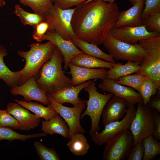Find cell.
Wrapping results in <instances>:
<instances>
[{
    "label": "cell",
    "mask_w": 160,
    "mask_h": 160,
    "mask_svg": "<svg viewBox=\"0 0 160 160\" xmlns=\"http://www.w3.org/2000/svg\"><path fill=\"white\" fill-rule=\"evenodd\" d=\"M14 100L23 107L33 113L39 118H42L47 120L52 119L58 114L52 107H44L38 102H28L17 99Z\"/></svg>",
    "instance_id": "d4e9b609"
},
{
    "label": "cell",
    "mask_w": 160,
    "mask_h": 160,
    "mask_svg": "<svg viewBox=\"0 0 160 160\" xmlns=\"http://www.w3.org/2000/svg\"><path fill=\"white\" fill-rule=\"evenodd\" d=\"M155 125V129L152 134L154 138L158 140H160V114L157 111H152Z\"/></svg>",
    "instance_id": "60d3db41"
},
{
    "label": "cell",
    "mask_w": 160,
    "mask_h": 160,
    "mask_svg": "<svg viewBox=\"0 0 160 160\" xmlns=\"http://www.w3.org/2000/svg\"><path fill=\"white\" fill-rule=\"evenodd\" d=\"M84 53L101 59L106 61L115 63V59L109 54L102 51L97 45L75 38L71 41Z\"/></svg>",
    "instance_id": "cb8c5ba5"
},
{
    "label": "cell",
    "mask_w": 160,
    "mask_h": 160,
    "mask_svg": "<svg viewBox=\"0 0 160 160\" xmlns=\"http://www.w3.org/2000/svg\"><path fill=\"white\" fill-rule=\"evenodd\" d=\"M50 104L47 105L53 108L64 120L68 127V138L77 133L84 134L85 129L80 122L82 112L85 108L86 103H82L77 106L67 107L60 104L52 99L48 94H47Z\"/></svg>",
    "instance_id": "30bf717a"
},
{
    "label": "cell",
    "mask_w": 160,
    "mask_h": 160,
    "mask_svg": "<svg viewBox=\"0 0 160 160\" xmlns=\"http://www.w3.org/2000/svg\"><path fill=\"white\" fill-rule=\"evenodd\" d=\"M84 89L88 93L89 99L87 102V108L81 115L80 119H82L86 115L90 117L91 125L89 134L91 135L100 130L99 122L102 111L106 103L113 94L110 93L103 94L99 92L94 80H91Z\"/></svg>",
    "instance_id": "5b68a950"
},
{
    "label": "cell",
    "mask_w": 160,
    "mask_h": 160,
    "mask_svg": "<svg viewBox=\"0 0 160 160\" xmlns=\"http://www.w3.org/2000/svg\"><path fill=\"white\" fill-rule=\"evenodd\" d=\"M7 55V49L3 45L0 44V79L12 88L18 86L19 73V71H11L5 64L4 59Z\"/></svg>",
    "instance_id": "603a6c76"
},
{
    "label": "cell",
    "mask_w": 160,
    "mask_h": 160,
    "mask_svg": "<svg viewBox=\"0 0 160 160\" xmlns=\"http://www.w3.org/2000/svg\"><path fill=\"white\" fill-rule=\"evenodd\" d=\"M158 88L154 81L148 77L143 81L140 87L139 93L141 96L143 102L147 105L152 96L157 92Z\"/></svg>",
    "instance_id": "d6a6232c"
},
{
    "label": "cell",
    "mask_w": 160,
    "mask_h": 160,
    "mask_svg": "<svg viewBox=\"0 0 160 160\" xmlns=\"http://www.w3.org/2000/svg\"><path fill=\"white\" fill-rule=\"evenodd\" d=\"M127 104L123 99L114 95L104 106L101 116L104 126L114 121H119L126 114Z\"/></svg>",
    "instance_id": "e0dca14e"
},
{
    "label": "cell",
    "mask_w": 160,
    "mask_h": 160,
    "mask_svg": "<svg viewBox=\"0 0 160 160\" xmlns=\"http://www.w3.org/2000/svg\"><path fill=\"white\" fill-rule=\"evenodd\" d=\"M119 10L116 3L87 0L77 6L71 25L76 37L97 45L103 44L116 22Z\"/></svg>",
    "instance_id": "6da1fadb"
},
{
    "label": "cell",
    "mask_w": 160,
    "mask_h": 160,
    "mask_svg": "<svg viewBox=\"0 0 160 160\" xmlns=\"http://www.w3.org/2000/svg\"><path fill=\"white\" fill-rule=\"evenodd\" d=\"M46 136L47 135L43 132L31 134H22L14 131L11 127L0 126V141L4 140L9 142L15 140L25 141L29 139Z\"/></svg>",
    "instance_id": "83f0119b"
},
{
    "label": "cell",
    "mask_w": 160,
    "mask_h": 160,
    "mask_svg": "<svg viewBox=\"0 0 160 160\" xmlns=\"http://www.w3.org/2000/svg\"><path fill=\"white\" fill-rule=\"evenodd\" d=\"M47 40L53 43L60 50L64 59L63 69L67 71L71 60L76 55L84 53L70 40L64 39L55 31H47L41 41Z\"/></svg>",
    "instance_id": "9a60e30c"
},
{
    "label": "cell",
    "mask_w": 160,
    "mask_h": 160,
    "mask_svg": "<svg viewBox=\"0 0 160 160\" xmlns=\"http://www.w3.org/2000/svg\"><path fill=\"white\" fill-rule=\"evenodd\" d=\"M48 23L45 21H42L36 25L33 28V37L37 42H40L43 36L48 31Z\"/></svg>",
    "instance_id": "f35d334b"
},
{
    "label": "cell",
    "mask_w": 160,
    "mask_h": 160,
    "mask_svg": "<svg viewBox=\"0 0 160 160\" xmlns=\"http://www.w3.org/2000/svg\"><path fill=\"white\" fill-rule=\"evenodd\" d=\"M76 7L63 9L53 4L44 15L49 25L48 31H55L64 39L71 41L76 38L71 21Z\"/></svg>",
    "instance_id": "8992f818"
},
{
    "label": "cell",
    "mask_w": 160,
    "mask_h": 160,
    "mask_svg": "<svg viewBox=\"0 0 160 160\" xmlns=\"http://www.w3.org/2000/svg\"><path fill=\"white\" fill-rule=\"evenodd\" d=\"M106 144L103 160H124L133 146V137L130 131L126 129L118 133Z\"/></svg>",
    "instance_id": "9c48e42d"
},
{
    "label": "cell",
    "mask_w": 160,
    "mask_h": 160,
    "mask_svg": "<svg viewBox=\"0 0 160 160\" xmlns=\"http://www.w3.org/2000/svg\"><path fill=\"white\" fill-rule=\"evenodd\" d=\"M6 4L5 0H0V8L4 6Z\"/></svg>",
    "instance_id": "7bdbcfd3"
},
{
    "label": "cell",
    "mask_w": 160,
    "mask_h": 160,
    "mask_svg": "<svg viewBox=\"0 0 160 160\" xmlns=\"http://www.w3.org/2000/svg\"><path fill=\"white\" fill-rule=\"evenodd\" d=\"M134 139L133 146L148 136L152 135L155 125L153 112L143 101L137 103L135 117L129 128Z\"/></svg>",
    "instance_id": "ba28073f"
},
{
    "label": "cell",
    "mask_w": 160,
    "mask_h": 160,
    "mask_svg": "<svg viewBox=\"0 0 160 160\" xmlns=\"http://www.w3.org/2000/svg\"><path fill=\"white\" fill-rule=\"evenodd\" d=\"M20 4L29 7L34 13L44 16L53 6L52 0H19Z\"/></svg>",
    "instance_id": "4dcf8cb0"
},
{
    "label": "cell",
    "mask_w": 160,
    "mask_h": 160,
    "mask_svg": "<svg viewBox=\"0 0 160 160\" xmlns=\"http://www.w3.org/2000/svg\"><path fill=\"white\" fill-rule=\"evenodd\" d=\"M147 55L135 73L151 78L160 91V36L150 37L138 42Z\"/></svg>",
    "instance_id": "277c9868"
},
{
    "label": "cell",
    "mask_w": 160,
    "mask_h": 160,
    "mask_svg": "<svg viewBox=\"0 0 160 160\" xmlns=\"http://www.w3.org/2000/svg\"><path fill=\"white\" fill-rule=\"evenodd\" d=\"M1 105V96L0 95V107Z\"/></svg>",
    "instance_id": "bcb514c9"
},
{
    "label": "cell",
    "mask_w": 160,
    "mask_h": 160,
    "mask_svg": "<svg viewBox=\"0 0 160 160\" xmlns=\"http://www.w3.org/2000/svg\"><path fill=\"white\" fill-rule=\"evenodd\" d=\"M13 13L19 17L23 25H29L33 28L39 23L45 21L44 16L27 12L18 4L15 5Z\"/></svg>",
    "instance_id": "f1b7e54d"
},
{
    "label": "cell",
    "mask_w": 160,
    "mask_h": 160,
    "mask_svg": "<svg viewBox=\"0 0 160 160\" xmlns=\"http://www.w3.org/2000/svg\"><path fill=\"white\" fill-rule=\"evenodd\" d=\"M33 145L41 160H60V158L53 148H48L40 142H34Z\"/></svg>",
    "instance_id": "836d02e7"
},
{
    "label": "cell",
    "mask_w": 160,
    "mask_h": 160,
    "mask_svg": "<svg viewBox=\"0 0 160 160\" xmlns=\"http://www.w3.org/2000/svg\"><path fill=\"white\" fill-rule=\"evenodd\" d=\"M6 107L7 111L17 121L19 124L18 129L20 131L33 129L39 126L41 121V118L17 103L9 102Z\"/></svg>",
    "instance_id": "2e32d148"
},
{
    "label": "cell",
    "mask_w": 160,
    "mask_h": 160,
    "mask_svg": "<svg viewBox=\"0 0 160 160\" xmlns=\"http://www.w3.org/2000/svg\"><path fill=\"white\" fill-rule=\"evenodd\" d=\"M109 54L117 60L131 61L141 63L147 55L138 43L132 45L114 38L109 33L103 44Z\"/></svg>",
    "instance_id": "52a82bcc"
},
{
    "label": "cell",
    "mask_w": 160,
    "mask_h": 160,
    "mask_svg": "<svg viewBox=\"0 0 160 160\" xmlns=\"http://www.w3.org/2000/svg\"><path fill=\"white\" fill-rule=\"evenodd\" d=\"M30 49L27 51H17L19 56L25 61L24 67L19 71L18 86L22 84L28 79L34 75L42 65L52 56L56 46L48 41L44 44L37 42L28 46Z\"/></svg>",
    "instance_id": "3957f363"
},
{
    "label": "cell",
    "mask_w": 160,
    "mask_h": 160,
    "mask_svg": "<svg viewBox=\"0 0 160 160\" xmlns=\"http://www.w3.org/2000/svg\"><path fill=\"white\" fill-rule=\"evenodd\" d=\"M127 157L128 160L143 159L144 148L142 143H139L133 146Z\"/></svg>",
    "instance_id": "74e56055"
},
{
    "label": "cell",
    "mask_w": 160,
    "mask_h": 160,
    "mask_svg": "<svg viewBox=\"0 0 160 160\" xmlns=\"http://www.w3.org/2000/svg\"><path fill=\"white\" fill-rule=\"evenodd\" d=\"M67 145L72 153L76 156H83L87 153L89 145L83 134L76 133L69 138Z\"/></svg>",
    "instance_id": "4316f807"
},
{
    "label": "cell",
    "mask_w": 160,
    "mask_h": 160,
    "mask_svg": "<svg viewBox=\"0 0 160 160\" xmlns=\"http://www.w3.org/2000/svg\"><path fill=\"white\" fill-rule=\"evenodd\" d=\"M89 80L75 86L64 88L49 95L51 98L57 102L61 104L69 103L73 106L87 103V101L80 99L79 95L81 91L90 82Z\"/></svg>",
    "instance_id": "d6986e66"
},
{
    "label": "cell",
    "mask_w": 160,
    "mask_h": 160,
    "mask_svg": "<svg viewBox=\"0 0 160 160\" xmlns=\"http://www.w3.org/2000/svg\"><path fill=\"white\" fill-rule=\"evenodd\" d=\"M102 0L104 1H105L107 2H108L109 3H114V1L116 0Z\"/></svg>",
    "instance_id": "f6af8a7d"
},
{
    "label": "cell",
    "mask_w": 160,
    "mask_h": 160,
    "mask_svg": "<svg viewBox=\"0 0 160 160\" xmlns=\"http://www.w3.org/2000/svg\"><path fill=\"white\" fill-rule=\"evenodd\" d=\"M148 77L140 74H130L114 80L116 83L131 87L139 93L140 87Z\"/></svg>",
    "instance_id": "1f68e13d"
},
{
    "label": "cell",
    "mask_w": 160,
    "mask_h": 160,
    "mask_svg": "<svg viewBox=\"0 0 160 160\" xmlns=\"http://www.w3.org/2000/svg\"><path fill=\"white\" fill-rule=\"evenodd\" d=\"M41 129L47 135L57 134L65 138H69V129L67 124L58 114L52 119L42 121Z\"/></svg>",
    "instance_id": "44dd1931"
},
{
    "label": "cell",
    "mask_w": 160,
    "mask_h": 160,
    "mask_svg": "<svg viewBox=\"0 0 160 160\" xmlns=\"http://www.w3.org/2000/svg\"><path fill=\"white\" fill-rule=\"evenodd\" d=\"M87 0H54L53 4L60 9H66L75 6L77 7Z\"/></svg>",
    "instance_id": "ab89813d"
},
{
    "label": "cell",
    "mask_w": 160,
    "mask_h": 160,
    "mask_svg": "<svg viewBox=\"0 0 160 160\" xmlns=\"http://www.w3.org/2000/svg\"><path fill=\"white\" fill-rule=\"evenodd\" d=\"M69 63L77 66L89 68H103L110 69L116 63L108 62L84 53L76 55Z\"/></svg>",
    "instance_id": "7402d4cb"
},
{
    "label": "cell",
    "mask_w": 160,
    "mask_h": 160,
    "mask_svg": "<svg viewBox=\"0 0 160 160\" xmlns=\"http://www.w3.org/2000/svg\"><path fill=\"white\" fill-rule=\"evenodd\" d=\"M144 5L141 16L143 22L152 15L160 11V0H145Z\"/></svg>",
    "instance_id": "e575fe53"
},
{
    "label": "cell",
    "mask_w": 160,
    "mask_h": 160,
    "mask_svg": "<svg viewBox=\"0 0 160 160\" xmlns=\"http://www.w3.org/2000/svg\"><path fill=\"white\" fill-rule=\"evenodd\" d=\"M127 107L126 113L121 120L110 122L104 126V129L100 132H97L90 135L96 144L101 146L118 133L129 128L135 114L136 108L135 105Z\"/></svg>",
    "instance_id": "8fae6325"
},
{
    "label": "cell",
    "mask_w": 160,
    "mask_h": 160,
    "mask_svg": "<svg viewBox=\"0 0 160 160\" xmlns=\"http://www.w3.org/2000/svg\"><path fill=\"white\" fill-rule=\"evenodd\" d=\"M98 87L103 91L111 93L124 99L127 106L143 101L140 94L134 89L118 84L111 79L106 78L102 79Z\"/></svg>",
    "instance_id": "4fadbf2b"
},
{
    "label": "cell",
    "mask_w": 160,
    "mask_h": 160,
    "mask_svg": "<svg viewBox=\"0 0 160 160\" xmlns=\"http://www.w3.org/2000/svg\"><path fill=\"white\" fill-rule=\"evenodd\" d=\"M156 95L152 98H151L147 105L154 109L160 112V93H156Z\"/></svg>",
    "instance_id": "b9f144b4"
},
{
    "label": "cell",
    "mask_w": 160,
    "mask_h": 160,
    "mask_svg": "<svg viewBox=\"0 0 160 160\" xmlns=\"http://www.w3.org/2000/svg\"><path fill=\"white\" fill-rule=\"evenodd\" d=\"M10 93L13 95L22 96L27 102L35 100L47 105L50 104L47 94L37 84L34 75L22 84L12 88Z\"/></svg>",
    "instance_id": "5bb4252c"
},
{
    "label": "cell",
    "mask_w": 160,
    "mask_h": 160,
    "mask_svg": "<svg viewBox=\"0 0 160 160\" xmlns=\"http://www.w3.org/2000/svg\"><path fill=\"white\" fill-rule=\"evenodd\" d=\"M140 63L131 61H127L126 63H116L112 68L107 71V78L113 80L136 73L140 68Z\"/></svg>",
    "instance_id": "484cf974"
},
{
    "label": "cell",
    "mask_w": 160,
    "mask_h": 160,
    "mask_svg": "<svg viewBox=\"0 0 160 160\" xmlns=\"http://www.w3.org/2000/svg\"><path fill=\"white\" fill-rule=\"evenodd\" d=\"M144 148L143 160H151L160 154V143L152 135L144 138L142 142Z\"/></svg>",
    "instance_id": "f546056e"
},
{
    "label": "cell",
    "mask_w": 160,
    "mask_h": 160,
    "mask_svg": "<svg viewBox=\"0 0 160 160\" xmlns=\"http://www.w3.org/2000/svg\"><path fill=\"white\" fill-rule=\"evenodd\" d=\"M109 33L116 39L132 45L137 44L139 41L145 39L160 36V33L147 31L144 25L135 27H113Z\"/></svg>",
    "instance_id": "7c38bea8"
},
{
    "label": "cell",
    "mask_w": 160,
    "mask_h": 160,
    "mask_svg": "<svg viewBox=\"0 0 160 160\" xmlns=\"http://www.w3.org/2000/svg\"><path fill=\"white\" fill-rule=\"evenodd\" d=\"M63 57L56 47L51 58L45 62L34 75L37 84L46 94L50 95L64 88L73 86L71 79L63 72Z\"/></svg>",
    "instance_id": "7a4b0ae2"
},
{
    "label": "cell",
    "mask_w": 160,
    "mask_h": 160,
    "mask_svg": "<svg viewBox=\"0 0 160 160\" xmlns=\"http://www.w3.org/2000/svg\"><path fill=\"white\" fill-rule=\"evenodd\" d=\"M145 0H141L125 11L119 12L118 20L114 27L123 26H138L143 25L141 14L144 7Z\"/></svg>",
    "instance_id": "ffe728a7"
},
{
    "label": "cell",
    "mask_w": 160,
    "mask_h": 160,
    "mask_svg": "<svg viewBox=\"0 0 160 160\" xmlns=\"http://www.w3.org/2000/svg\"><path fill=\"white\" fill-rule=\"evenodd\" d=\"M143 23L148 32L160 33V11L151 16Z\"/></svg>",
    "instance_id": "8d00e7d4"
},
{
    "label": "cell",
    "mask_w": 160,
    "mask_h": 160,
    "mask_svg": "<svg viewBox=\"0 0 160 160\" xmlns=\"http://www.w3.org/2000/svg\"><path fill=\"white\" fill-rule=\"evenodd\" d=\"M0 126L10 127L15 129H18L19 128L17 121L6 109H0Z\"/></svg>",
    "instance_id": "d590c367"
},
{
    "label": "cell",
    "mask_w": 160,
    "mask_h": 160,
    "mask_svg": "<svg viewBox=\"0 0 160 160\" xmlns=\"http://www.w3.org/2000/svg\"><path fill=\"white\" fill-rule=\"evenodd\" d=\"M132 5L141 0H128Z\"/></svg>",
    "instance_id": "ee69618b"
},
{
    "label": "cell",
    "mask_w": 160,
    "mask_h": 160,
    "mask_svg": "<svg viewBox=\"0 0 160 160\" xmlns=\"http://www.w3.org/2000/svg\"><path fill=\"white\" fill-rule=\"evenodd\" d=\"M53 0V1H54V0Z\"/></svg>",
    "instance_id": "7dc6e473"
},
{
    "label": "cell",
    "mask_w": 160,
    "mask_h": 160,
    "mask_svg": "<svg viewBox=\"0 0 160 160\" xmlns=\"http://www.w3.org/2000/svg\"><path fill=\"white\" fill-rule=\"evenodd\" d=\"M69 73L71 75L73 86L92 79H104L107 78V71L103 68H89L80 67L70 63L68 64Z\"/></svg>",
    "instance_id": "ac0fdd59"
}]
</instances>
